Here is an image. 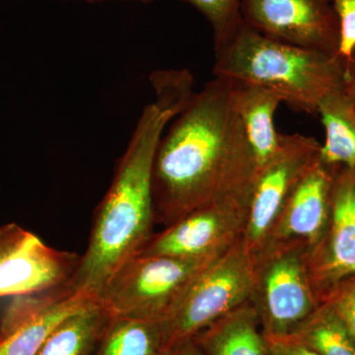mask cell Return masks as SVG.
I'll list each match as a JSON object with an SVG mask.
<instances>
[{"label": "cell", "mask_w": 355, "mask_h": 355, "mask_svg": "<svg viewBox=\"0 0 355 355\" xmlns=\"http://www.w3.org/2000/svg\"><path fill=\"white\" fill-rule=\"evenodd\" d=\"M345 58L261 34L241 23L216 50L214 77L270 89L291 108L317 114L324 98L342 91Z\"/></svg>", "instance_id": "cell-3"}, {"label": "cell", "mask_w": 355, "mask_h": 355, "mask_svg": "<svg viewBox=\"0 0 355 355\" xmlns=\"http://www.w3.org/2000/svg\"><path fill=\"white\" fill-rule=\"evenodd\" d=\"M228 81L231 103L242 121L258 172L275 157L282 146L284 135L277 132L273 119L284 101L270 89L254 84Z\"/></svg>", "instance_id": "cell-14"}, {"label": "cell", "mask_w": 355, "mask_h": 355, "mask_svg": "<svg viewBox=\"0 0 355 355\" xmlns=\"http://www.w3.org/2000/svg\"><path fill=\"white\" fill-rule=\"evenodd\" d=\"M309 250L298 242H268L252 257L251 301L266 338L295 334L319 309L308 268Z\"/></svg>", "instance_id": "cell-4"}, {"label": "cell", "mask_w": 355, "mask_h": 355, "mask_svg": "<svg viewBox=\"0 0 355 355\" xmlns=\"http://www.w3.org/2000/svg\"><path fill=\"white\" fill-rule=\"evenodd\" d=\"M205 355H270L251 300L193 338Z\"/></svg>", "instance_id": "cell-15"}, {"label": "cell", "mask_w": 355, "mask_h": 355, "mask_svg": "<svg viewBox=\"0 0 355 355\" xmlns=\"http://www.w3.org/2000/svg\"><path fill=\"white\" fill-rule=\"evenodd\" d=\"M270 355H320L297 336H272L266 338Z\"/></svg>", "instance_id": "cell-23"}, {"label": "cell", "mask_w": 355, "mask_h": 355, "mask_svg": "<svg viewBox=\"0 0 355 355\" xmlns=\"http://www.w3.org/2000/svg\"><path fill=\"white\" fill-rule=\"evenodd\" d=\"M254 268L242 237L196 279L164 320L166 354L251 300Z\"/></svg>", "instance_id": "cell-6"}, {"label": "cell", "mask_w": 355, "mask_h": 355, "mask_svg": "<svg viewBox=\"0 0 355 355\" xmlns=\"http://www.w3.org/2000/svg\"><path fill=\"white\" fill-rule=\"evenodd\" d=\"M166 355H205L195 340H191L189 342L178 345L172 350H170Z\"/></svg>", "instance_id": "cell-25"}, {"label": "cell", "mask_w": 355, "mask_h": 355, "mask_svg": "<svg viewBox=\"0 0 355 355\" xmlns=\"http://www.w3.org/2000/svg\"><path fill=\"white\" fill-rule=\"evenodd\" d=\"M321 144L313 137L282 135L275 157L257 172L242 240L253 257L265 244L292 191L319 155Z\"/></svg>", "instance_id": "cell-8"}, {"label": "cell", "mask_w": 355, "mask_h": 355, "mask_svg": "<svg viewBox=\"0 0 355 355\" xmlns=\"http://www.w3.org/2000/svg\"><path fill=\"white\" fill-rule=\"evenodd\" d=\"M80 254L49 246L16 223L0 226V298L28 295L69 284Z\"/></svg>", "instance_id": "cell-9"}, {"label": "cell", "mask_w": 355, "mask_h": 355, "mask_svg": "<svg viewBox=\"0 0 355 355\" xmlns=\"http://www.w3.org/2000/svg\"><path fill=\"white\" fill-rule=\"evenodd\" d=\"M217 258L135 254L112 275L96 299L112 316L164 321Z\"/></svg>", "instance_id": "cell-5"}, {"label": "cell", "mask_w": 355, "mask_h": 355, "mask_svg": "<svg viewBox=\"0 0 355 355\" xmlns=\"http://www.w3.org/2000/svg\"><path fill=\"white\" fill-rule=\"evenodd\" d=\"M95 298L69 284L15 296L0 320V355H37L58 324Z\"/></svg>", "instance_id": "cell-12"}, {"label": "cell", "mask_w": 355, "mask_h": 355, "mask_svg": "<svg viewBox=\"0 0 355 355\" xmlns=\"http://www.w3.org/2000/svg\"><path fill=\"white\" fill-rule=\"evenodd\" d=\"M308 268L321 303L338 284L355 277V167H336L330 220L308 256Z\"/></svg>", "instance_id": "cell-11"}, {"label": "cell", "mask_w": 355, "mask_h": 355, "mask_svg": "<svg viewBox=\"0 0 355 355\" xmlns=\"http://www.w3.org/2000/svg\"><path fill=\"white\" fill-rule=\"evenodd\" d=\"M323 303L331 305L355 342V277L338 284Z\"/></svg>", "instance_id": "cell-21"}, {"label": "cell", "mask_w": 355, "mask_h": 355, "mask_svg": "<svg viewBox=\"0 0 355 355\" xmlns=\"http://www.w3.org/2000/svg\"><path fill=\"white\" fill-rule=\"evenodd\" d=\"M191 4L209 21L214 34V50L218 49L241 25L240 1L241 0H181Z\"/></svg>", "instance_id": "cell-20"}, {"label": "cell", "mask_w": 355, "mask_h": 355, "mask_svg": "<svg viewBox=\"0 0 355 355\" xmlns=\"http://www.w3.org/2000/svg\"><path fill=\"white\" fill-rule=\"evenodd\" d=\"M326 140L319 158L329 166L355 167V106L343 91L331 93L318 107Z\"/></svg>", "instance_id": "cell-17"}, {"label": "cell", "mask_w": 355, "mask_h": 355, "mask_svg": "<svg viewBox=\"0 0 355 355\" xmlns=\"http://www.w3.org/2000/svg\"><path fill=\"white\" fill-rule=\"evenodd\" d=\"M110 317L95 298L58 324L37 355H94Z\"/></svg>", "instance_id": "cell-16"}, {"label": "cell", "mask_w": 355, "mask_h": 355, "mask_svg": "<svg viewBox=\"0 0 355 355\" xmlns=\"http://www.w3.org/2000/svg\"><path fill=\"white\" fill-rule=\"evenodd\" d=\"M256 174L230 84L216 77L193 95L159 141L153 172L155 223L166 227L209 203L250 197Z\"/></svg>", "instance_id": "cell-1"}, {"label": "cell", "mask_w": 355, "mask_h": 355, "mask_svg": "<svg viewBox=\"0 0 355 355\" xmlns=\"http://www.w3.org/2000/svg\"><path fill=\"white\" fill-rule=\"evenodd\" d=\"M240 14L270 38L340 55V21L331 0H241Z\"/></svg>", "instance_id": "cell-10"}, {"label": "cell", "mask_w": 355, "mask_h": 355, "mask_svg": "<svg viewBox=\"0 0 355 355\" xmlns=\"http://www.w3.org/2000/svg\"><path fill=\"white\" fill-rule=\"evenodd\" d=\"M184 106L167 93L142 111L111 186L97 210L85 253L69 286L96 297L112 275L153 235V172L159 141Z\"/></svg>", "instance_id": "cell-2"}, {"label": "cell", "mask_w": 355, "mask_h": 355, "mask_svg": "<svg viewBox=\"0 0 355 355\" xmlns=\"http://www.w3.org/2000/svg\"><path fill=\"white\" fill-rule=\"evenodd\" d=\"M343 91L355 106V48L345 58Z\"/></svg>", "instance_id": "cell-24"}, {"label": "cell", "mask_w": 355, "mask_h": 355, "mask_svg": "<svg viewBox=\"0 0 355 355\" xmlns=\"http://www.w3.org/2000/svg\"><path fill=\"white\" fill-rule=\"evenodd\" d=\"M249 200L250 197L227 198L198 207L160 232L153 233L135 254L216 258L242 237Z\"/></svg>", "instance_id": "cell-7"}, {"label": "cell", "mask_w": 355, "mask_h": 355, "mask_svg": "<svg viewBox=\"0 0 355 355\" xmlns=\"http://www.w3.org/2000/svg\"><path fill=\"white\" fill-rule=\"evenodd\" d=\"M293 336L320 355H355V342L340 318L323 303Z\"/></svg>", "instance_id": "cell-19"}, {"label": "cell", "mask_w": 355, "mask_h": 355, "mask_svg": "<svg viewBox=\"0 0 355 355\" xmlns=\"http://www.w3.org/2000/svg\"><path fill=\"white\" fill-rule=\"evenodd\" d=\"M85 1H103V0H85ZM121 1H149V0H121Z\"/></svg>", "instance_id": "cell-26"}, {"label": "cell", "mask_w": 355, "mask_h": 355, "mask_svg": "<svg viewBox=\"0 0 355 355\" xmlns=\"http://www.w3.org/2000/svg\"><path fill=\"white\" fill-rule=\"evenodd\" d=\"M340 27V55L349 57L355 48V0H331Z\"/></svg>", "instance_id": "cell-22"}, {"label": "cell", "mask_w": 355, "mask_h": 355, "mask_svg": "<svg viewBox=\"0 0 355 355\" xmlns=\"http://www.w3.org/2000/svg\"><path fill=\"white\" fill-rule=\"evenodd\" d=\"M94 355H166L164 321L111 315Z\"/></svg>", "instance_id": "cell-18"}, {"label": "cell", "mask_w": 355, "mask_h": 355, "mask_svg": "<svg viewBox=\"0 0 355 355\" xmlns=\"http://www.w3.org/2000/svg\"><path fill=\"white\" fill-rule=\"evenodd\" d=\"M336 167L318 155L287 198L266 243H301L309 254L318 246L330 220Z\"/></svg>", "instance_id": "cell-13"}]
</instances>
